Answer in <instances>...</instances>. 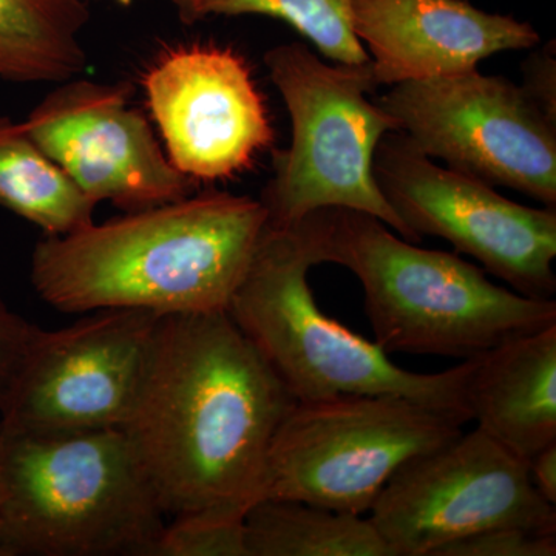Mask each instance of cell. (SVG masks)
Masks as SVG:
<instances>
[{"mask_svg": "<svg viewBox=\"0 0 556 556\" xmlns=\"http://www.w3.org/2000/svg\"><path fill=\"white\" fill-rule=\"evenodd\" d=\"M298 399L228 313L161 317L123 428L167 519H244L262 500L270 445Z\"/></svg>", "mask_w": 556, "mask_h": 556, "instance_id": "6da1fadb", "label": "cell"}, {"mask_svg": "<svg viewBox=\"0 0 556 556\" xmlns=\"http://www.w3.org/2000/svg\"><path fill=\"white\" fill-rule=\"evenodd\" d=\"M268 214L260 200L206 190L161 206L43 236L31 255L36 294L67 314L137 309L228 313Z\"/></svg>", "mask_w": 556, "mask_h": 556, "instance_id": "7a4b0ae2", "label": "cell"}, {"mask_svg": "<svg viewBox=\"0 0 556 556\" xmlns=\"http://www.w3.org/2000/svg\"><path fill=\"white\" fill-rule=\"evenodd\" d=\"M316 212L321 260L361 281L375 342L387 354L467 361L556 325L555 300L497 287L479 266L416 247L365 212Z\"/></svg>", "mask_w": 556, "mask_h": 556, "instance_id": "3957f363", "label": "cell"}, {"mask_svg": "<svg viewBox=\"0 0 556 556\" xmlns=\"http://www.w3.org/2000/svg\"><path fill=\"white\" fill-rule=\"evenodd\" d=\"M0 556H153L167 517L123 428L0 427Z\"/></svg>", "mask_w": 556, "mask_h": 556, "instance_id": "277c9868", "label": "cell"}, {"mask_svg": "<svg viewBox=\"0 0 556 556\" xmlns=\"http://www.w3.org/2000/svg\"><path fill=\"white\" fill-rule=\"evenodd\" d=\"M321 263L316 212L285 228L268 225L229 303L233 324L292 396L391 394L470 422L466 387L473 361L427 375L399 367L375 340L318 308L308 273Z\"/></svg>", "mask_w": 556, "mask_h": 556, "instance_id": "5b68a950", "label": "cell"}, {"mask_svg": "<svg viewBox=\"0 0 556 556\" xmlns=\"http://www.w3.org/2000/svg\"><path fill=\"white\" fill-rule=\"evenodd\" d=\"M265 65L291 119V144L274 153L273 175L258 199L268 225L285 228L320 208H353L419 243L376 181V149L399 127L368 98L379 87L371 62L328 64L292 42L270 49Z\"/></svg>", "mask_w": 556, "mask_h": 556, "instance_id": "8992f818", "label": "cell"}, {"mask_svg": "<svg viewBox=\"0 0 556 556\" xmlns=\"http://www.w3.org/2000/svg\"><path fill=\"white\" fill-rule=\"evenodd\" d=\"M463 426L391 394L298 401L270 445L263 497L364 515L399 467L459 437Z\"/></svg>", "mask_w": 556, "mask_h": 556, "instance_id": "52a82bcc", "label": "cell"}, {"mask_svg": "<svg viewBox=\"0 0 556 556\" xmlns=\"http://www.w3.org/2000/svg\"><path fill=\"white\" fill-rule=\"evenodd\" d=\"M378 104L428 159L556 208V119L525 87L473 68L396 84Z\"/></svg>", "mask_w": 556, "mask_h": 556, "instance_id": "ba28073f", "label": "cell"}, {"mask_svg": "<svg viewBox=\"0 0 556 556\" xmlns=\"http://www.w3.org/2000/svg\"><path fill=\"white\" fill-rule=\"evenodd\" d=\"M369 514L394 556H434L496 527L556 533V506L536 492L526 460L478 427L399 467Z\"/></svg>", "mask_w": 556, "mask_h": 556, "instance_id": "9c48e42d", "label": "cell"}, {"mask_svg": "<svg viewBox=\"0 0 556 556\" xmlns=\"http://www.w3.org/2000/svg\"><path fill=\"white\" fill-rule=\"evenodd\" d=\"M375 177L417 237L447 240L519 294L554 300L556 208L515 203L482 179L439 166L399 131L380 139Z\"/></svg>", "mask_w": 556, "mask_h": 556, "instance_id": "30bf717a", "label": "cell"}, {"mask_svg": "<svg viewBox=\"0 0 556 556\" xmlns=\"http://www.w3.org/2000/svg\"><path fill=\"white\" fill-rule=\"evenodd\" d=\"M159 314L105 309L39 328L0 404V427L31 433L124 428L152 362Z\"/></svg>", "mask_w": 556, "mask_h": 556, "instance_id": "8fae6325", "label": "cell"}, {"mask_svg": "<svg viewBox=\"0 0 556 556\" xmlns=\"http://www.w3.org/2000/svg\"><path fill=\"white\" fill-rule=\"evenodd\" d=\"M129 84L61 83L24 121L38 148L94 204L135 212L192 195L199 182L170 163Z\"/></svg>", "mask_w": 556, "mask_h": 556, "instance_id": "7c38bea8", "label": "cell"}, {"mask_svg": "<svg viewBox=\"0 0 556 556\" xmlns=\"http://www.w3.org/2000/svg\"><path fill=\"white\" fill-rule=\"evenodd\" d=\"M144 89L170 163L193 181L232 178L274 142L265 100L233 50L170 51L149 70Z\"/></svg>", "mask_w": 556, "mask_h": 556, "instance_id": "4fadbf2b", "label": "cell"}, {"mask_svg": "<svg viewBox=\"0 0 556 556\" xmlns=\"http://www.w3.org/2000/svg\"><path fill=\"white\" fill-rule=\"evenodd\" d=\"M351 25L379 87L468 72L541 40L529 22L486 13L468 0H351Z\"/></svg>", "mask_w": 556, "mask_h": 556, "instance_id": "5bb4252c", "label": "cell"}, {"mask_svg": "<svg viewBox=\"0 0 556 556\" xmlns=\"http://www.w3.org/2000/svg\"><path fill=\"white\" fill-rule=\"evenodd\" d=\"M470 420L508 452L530 457L556 442V325L471 358Z\"/></svg>", "mask_w": 556, "mask_h": 556, "instance_id": "9a60e30c", "label": "cell"}, {"mask_svg": "<svg viewBox=\"0 0 556 556\" xmlns=\"http://www.w3.org/2000/svg\"><path fill=\"white\" fill-rule=\"evenodd\" d=\"M89 20L84 0H0V79L61 84L83 76L80 35Z\"/></svg>", "mask_w": 556, "mask_h": 556, "instance_id": "2e32d148", "label": "cell"}, {"mask_svg": "<svg viewBox=\"0 0 556 556\" xmlns=\"http://www.w3.org/2000/svg\"><path fill=\"white\" fill-rule=\"evenodd\" d=\"M248 556H394L369 518L263 497L244 517Z\"/></svg>", "mask_w": 556, "mask_h": 556, "instance_id": "e0dca14e", "label": "cell"}, {"mask_svg": "<svg viewBox=\"0 0 556 556\" xmlns=\"http://www.w3.org/2000/svg\"><path fill=\"white\" fill-rule=\"evenodd\" d=\"M0 206L46 236H64L94 222L97 204L33 141L24 123L0 116Z\"/></svg>", "mask_w": 556, "mask_h": 556, "instance_id": "ac0fdd59", "label": "cell"}, {"mask_svg": "<svg viewBox=\"0 0 556 556\" xmlns=\"http://www.w3.org/2000/svg\"><path fill=\"white\" fill-rule=\"evenodd\" d=\"M179 21L192 25L211 16H268L291 25L338 64H369V54L354 35L351 0H172Z\"/></svg>", "mask_w": 556, "mask_h": 556, "instance_id": "d6986e66", "label": "cell"}, {"mask_svg": "<svg viewBox=\"0 0 556 556\" xmlns=\"http://www.w3.org/2000/svg\"><path fill=\"white\" fill-rule=\"evenodd\" d=\"M153 556H248L244 519L204 515L170 519Z\"/></svg>", "mask_w": 556, "mask_h": 556, "instance_id": "ffe728a7", "label": "cell"}, {"mask_svg": "<svg viewBox=\"0 0 556 556\" xmlns=\"http://www.w3.org/2000/svg\"><path fill=\"white\" fill-rule=\"evenodd\" d=\"M556 533L519 527H496L460 538L439 548L434 556H555Z\"/></svg>", "mask_w": 556, "mask_h": 556, "instance_id": "44dd1931", "label": "cell"}, {"mask_svg": "<svg viewBox=\"0 0 556 556\" xmlns=\"http://www.w3.org/2000/svg\"><path fill=\"white\" fill-rule=\"evenodd\" d=\"M39 327L14 313L0 294V404L9 394Z\"/></svg>", "mask_w": 556, "mask_h": 556, "instance_id": "7402d4cb", "label": "cell"}, {"mask_svg": "<svg viewBox=\"0 0 556 556\" xmlns=\"http://www.w3.org/2000/svg\"><path fill=\"white\" fill-rule=\"evenodd\" d=\"M556 51L555 42H548L535 51L522 65L525 90L551 118L556 119Z\"/></svg>", "mask_w": 556, "mask_h": 556, "instance_id": "603a6c76", "label": "cell"}, {"mask_svg": "<svg viewBox=\"0 0 556 556\" xmlns=\"http://www.w3.org/2000/svg\"><path fill=\"white\" fill-rule=\"evenodd\" d=\"M527 467L536 492L556 506V442L530 457Z\"/></svg>", "mask_w": 556, "mask_h": 556, "instance_id": "cb8c5ba5", "label": "cell"}, {"mask_svg": "<svg viewBox=\"0 0 556 556\" xmlns=\"http://www.w3.org/2000/svg\"><path fill=\"white\" fill-rule=\"evenodd\" d=\"M113 2L119 3V5L129 7L134 0H113Z\"/></svg>", "mask_w": 556, "mask_h": 556, "instance_id": "d4e9b609", "label": "cell"}, {"mask_svg": "<svg viewBox=\"0 0 556 556\" xmlns=\"http://www.w3.org/2000/svg\"><path fill=\"white\" fill-rule=\"evenodd\" d=\"M0 497H2V482H0Z\"/></svg>", "mask_w": 556, "mask_h": 556, "instance_id": "484cf974", "label": "cell"}]
</instances>
